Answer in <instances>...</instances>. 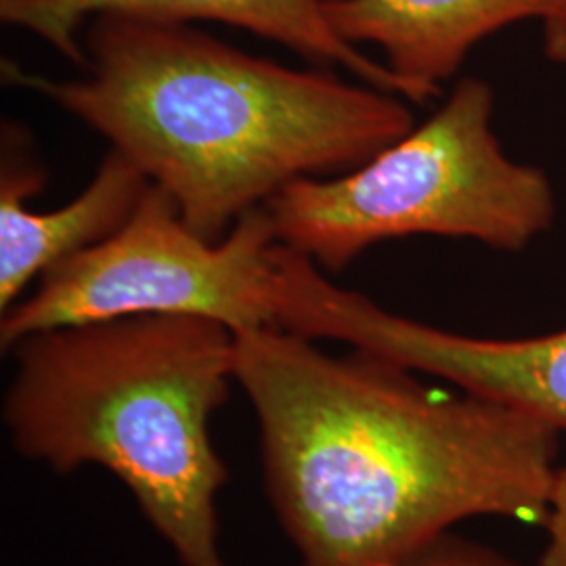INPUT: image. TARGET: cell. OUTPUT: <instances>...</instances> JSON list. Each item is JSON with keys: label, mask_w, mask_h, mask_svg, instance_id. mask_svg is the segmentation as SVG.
<instances>
[{"label": "cell", "mask_w": 566, "mask_h": 566, "mask_svg": "<svg viewBox=\"0 0 566 566\" xmlns=\"http://www.w3.org/2000/svg\"><path fill=\"white\" fill-rule=\"evenodd\" d=\"M560 0H327L336 34L355 46L374 44L411 102L441 93L470 51L518 21L549 18Z\"/></svg>", "instance_id": "9c48e42d"}, {"label": "cell", "mask_w": 566, "mask_h": 566, "mask_svg": "<svg viewBox=\"0 0 566 566\" xmlns=\"http://www.w3.org/2000/svg\"><path fill=\"white\" fill-rule=\"evenodd\" d=\"M327 0H0V20L49 42L65 60L86 67L81 39L86 23L105 13L160 21H221L280 42L317 67H340L357 81L411 102L409 88L385 61L344 41L325 15Z\"/></svg>", "instance_id": "ba28073f"}, {"label": "cell", "mask_w": 566, "mask_h": 566, "mask_svg": "<svg viewBox=\"0 0 566 566\" xmlns=\"http://www.w3.org/2000/svg\"><path fill=\"white\" fill-rule=\"evenodd\" d=\"M544 525L547 544L537 566H566V465L556 470Z\"/></svg>", "instance_id": "8fae6325"}, {"label": "cell", "mask_w": 566, "mask_h": 566, "mask_svg": "<svg viewBox=\"0 0 566 566\" xmlns=\"http://www.w3.org/2000/svg\"><path fill=\"white\" fill-rule=\"evenodd\" d=\"M277 243L266 206L210 242L151 182L120 231L53 264L28 298L2 313L0 348L49 329L142 315L203 317L235 334L277 327Z\"/></svg>", "instance_id": "5b68a950"}, {"label": "cell", "mask_w": 566, "mask_h": 566, "mask_svg": "<svg viewBox=\"0 0 566 566\" xmlns=\"http://www.w3.org/2000/svg\"><path fill=\"white\" fill-rule=\"evenodd\" d=\"M2 420L15 451L55 472L99 465L181 566H229L210 422L235 380V332L189 315L49 329L15 344Z\"/></svg>", "instance_id": "3957f363"}, {"label": "cell", "mask_w": 566, "mask_h": 566, "mask_svg": "<svg viewBox=\"0 0 566 566\" xmlns=\"http://www.w3.org/2000/svg\"><path fill=\"white\" fill-rule=\"evenodd\" d=\"M388 566H523L495 547L443 533Z\"/></svg>", "instance_id": "30bf717a"}, {"label": "cell", "mask_w": 566, "mask_h": 566, "mask_svg": "<svg viewBox=\"0 0 566 566\" xmlns=\"http://www.w3.org/2000/svg\"><path fill=\"white\" fill-rule=\"evenodd\" d=\"M264 483L303 566H388L476 516L546 523L560 432L280 327L235 334Z\"/></svg>", "instance_id": "6da1fadb"}, {"label": "cell", "mask_w": 566, "mask_h": 566, "mask_svg": "<svg viewBox=\"0 0 566 566\" xmlns=\"http://www.w3.org/2000/svg\"><path fill=\"white\" fill-rule=\"evenodd\" d=\"M542 41L547 60L566 67V0H560L556 11L542 21Z\"/></svg>", "instance_id": "7c38bea8"}, {"label": "cell", "mask_w": 566, "mask_h": 566, "mask_svg": "<svg viewBox=\"0 0 566 566\" xmlns=\"http://www.w3.org/2000/svg\"><path fill=\"white\" fill-rule=\"evenodd\" d=\"M493 109V88L464 78L441 109L371 160L290 182L264 203L277 240L325 271L411 235L525 250L554 223L556 196L542 168L507 156Z\"/></svg>", "instance_id": "277c9868"}, {"label": "cell", "mask_w": 566, "mask_h": 566, "mask_svg": "<svg viewBox=\"0 0 566 566\" xmlns=\"http://www.w3.org/2000/svg\"><path fill=\"white\" fill-rule=\"evenodd\" d=\"M0 145V311L20 303L42 273L105 242L133 217L151 181L118 149H109L81 193L55 210L34 212L46 170L28 130L9 122Z\"/></svg>", "instance_id": "52a82bcc"}, {"label": "cell", "mask_w": 566, "mask_h": 566, "mask_svg": "<svg viewBox=\"0 0 566 566\" xmlns=\"http://www.w3.org/2000/svg\"><path fill=\"white\" fill-rule=\"evenodd\" d=\"M82 42V78L4 61V81L99 133L210 242L290 182L348 172L416 126L395 93L250 55L181 21L105 13Z\"/></svg>", "instance_id": "7a4b0ae2"}, {"label": "cell", "mask_w": 566, "mask_h": 566, "mask_svg": "<svg viewBox=\"0 0 566 566\" xmlns=\"http://www.w3.org/2000/svg\"><path fill=\"white\" fill-rule=\"evenodd\" d=\"M275 263L280 329L380 355L566 432V327L533 338H474L390 313L283 243Z\"/></svg>", "instance_id": "8992f818"}]
</instances>
